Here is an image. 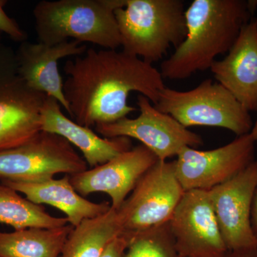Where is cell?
<instances>
[{
  "instance_id": "obj_27",
  "label": "cell",
  "mask_w": 257,
  "mask_h": 257,
  "mask_svg": "<svg viewBox=\"0 0 257 257\" xmlns=\"http://www.w3.org/2000/svg\"><path fill=\"white\" fill-rule=\"evenodd\" d=\"M250 135L252 137L255 143H257V120L255 124H253L252 130H251Z\"/></svg>"
},
{
  "instance_id": "obj_14",
  "label": "cell",
  "mask_w": 257,
  "mask_h": 257,
  "mask_svg": "<svg viewBox=\"0 0 257 257\" xmlns=\"http://www.w3.org/2000/svg\"><path fill=\"white\" fill-rule=\"evenodd\" d=\"M87 50V45L75 40L57 45L25 41L15 52V60L19 74L29 87L55 98L70 116L58 62L64 57L84 55Z\"/></svg>"
},
{
  "instance_id": "obj_25",
  "label": "cell",
  "mask_w": 257,
  "mask_h": 257,
  "mask_svg": "<svg viewBox=\"0 0 257 257\" xmlns=\"http://www.w3.org/2000/svg\"><path fill=\"white\" fill-rule=\"evenodd\" d=\"M223 257H257V247L228 251Z\"/></svg>"
},
{
  "instance_id": "obj_18",
  "label": "cell",
  "mask_w": 257,
  "mask_h": 257,
  "mask_svg": "<svg viewBox=\"0 0 257 257\" xmlns=\"http://www.w3.org/2000/svg\"><path fill=\"white\" fill-rule=\"evenodd\" d=\"M122 231L119 213L111 207L106 214L74 227L60 257H101L106 246Z\"/></svg>"
},
{
  "instance_id": "obj_23",
  "label": "cell",
  "mask_w": 257,
  "mask_h": 257,
  "mask_svg": "<svg viewBox=\"0 0 257 257\" xmlns=\"http://www.w3.org/2000/svg\"><path fill=\"white\" fill-rule=\"evenodd\" d=\"M130 239L128 233H121L106 246L101 257H124Z\"/></svg>"
},
{
  "instance_id": "obj_17",
  "label": "cell",
  "mask_w": 257,
  "mask_h": 257,
  "mask_svg": "<svg viewBox=\"0 0 257 257\" xmlns=\"http://www.w3.org/2000/svg\"><path fill=\"white\" fill-rule=\"evenodd\" d=\"M1 183L22 193L35 204H47L62 211L73 227L82 221L106 214L111 209L108 202H90L74 189L70 177L50 179L40 182H23L1 179Z\"/></svg>"
},
{
  "instance_id": "obj_2",
  "label": "cell",
  "mask_w": 257,
  "mask_h": 257,
  "mask_svg": "<svg viewBox=\"0 0 257 257\" xmlns=\"http://www.w3.org/2000/svg\"><path fill=\"white\" fill-rule=\"evenodd\" d=\"M252 15L245 0H194L185 10V38L161 63L163 78L180 80L210 69L217 56L231 50Z\"/></svg>"
},
{
  "instance_id": "obj_12",
  "label": "cell",
  "mask_w": 257,
  "mask_h": 257,
  "mask_svg": "<svg viewBox=\"0 0 257 257\" xmlns=\"http://www.w3.org/2000/svg\"><path fill=\"white\" fill-rule=\"evenodd\" d=\"M257 184L255 160L227 182L209 190L216 221L228 251L257 247L250 224Z\"/></svg>"
},
{
  "instance_id": "obj_5",
  "label": "cell",
  "mask_w": 257,
  "mask_h": 257,
  "mask_svg": "<svg viewBox=\"0 0 257 257\" xmlns=\"http://www.w3.org/2000/svg\"><path fill=\"white\" fill-rule=\"evenodd\" d=\"M155 106L187 128H224L239 137L251 133L253 126L249 111L226 88L210 79L183 92L165 87Z\"/></svg>"
},
{
  "instance_id": "obj_26",
  "label": "cell",
  "mask_w": 257,
  "mask_h": 257,
  "mask_svg": "<svg viewBox=\"0 0 257 257\" xmlns=\"http://www.w3.org/2000/svg\"><path fill=\"white\" fill-rule=\"evenodd\" d=\"M248 7L249 9L251 10V13L253 15L255 10L256 9L257 7V1L256 0H249L248 1Z\"/></svg>"
},
{
  "instance_id": "obj_24",
  "label": "cell",
  "mask_w": 257,
  "mask_h": 257,
  "mask_svg": "<svg viewBox=\"0 0 257 257\" xmlns=\"http://www.w3.org/2000/svg\"><path fill=\"white\" fill-rule=\"evenodd\" d=\"M250 224H251V231L257 243V184L255 187L252 201H251Z\"/></svg>"
},
{
  "instance_id": "obj_4",
  "label": "cell",
  "mask_w": 257,
  "mask_h": 257,
  "mask_svg": "<svg viewBox=\"0 0 257 257\" xmlns=\"http://www.w3.org/2000/svg\"><path fill=\"white\" fill-rule=\"evenodd\" d=\"M182 0H126L115 10L123 51L153 64L187 35Z\"/></svg>"
},
{
  "instance_id": "obj_16",
  "label": "cell",
  "mask_w": 257,
  "mask_h": 257,
  "mask_svg": "<svg viewBox=\"0 0 257 257\" xmlns=\"http://www.w3.org/2000/svg\"><path fill=\"white\" fill-rule=\"evenodd\" d=\"M42 131L56 134L77 147L90 167L108 161L133 149L130 138H102L91 128L77 124L66 116L57 99L47 96L41 111Z\"/></svg>"
},
{
  "instance_id": "obj_8",
  "label": "cell",
  "mask_w": 257,
  "mask_h": 257,
  "mask_svg": "<svg viewBox=\"0 0 257 257\" xmlns=\"http://www.w3.org/2000/svg\"><path fill=\"white\" fill-rule=\"evenodd\" d=\"M184 192L175 161L159 160L117 209L122 232L136 233L169 222Z\"/></svg>"
},
{
  "instance_id": "obj_1",
  "label": "cell",
  "mask_w": 257,
  "mask_h": 257,
  "mask_svg": "<svg viewBox=\"0 0 257 257\" xmlns=\"http://www.w3.org/2000/svg\"><path fill=\"white\" fill-rule=\"evenodd\" d=\"M63 90L70 117L91 128L127 117L137 109L128 104L133 92L154 105L165 87L160 71L124 51L87 49L84 55L66 62Z\"/></svg>"
},
{
  "instance_id": "obj_7",
  "label": "cell",
  "mask_w": 257,
  "mask_h": 257,
  "mask_svg": "<svg viewBox=\"0 0 257 257\" xmlns=\"http://www.w3.org/2000/svg\"><path fill=\"white\" fill-rule=\"evenodd\" d=\"M87 170V162L67 140L42 130L22 146L0 152L1 179L40 182Z\"/></svg>"
},
{
  "instance_id": "obj_10",
  "label": "cell",
  "mask_w": 257,
  "mask_h": 257,
  "mask_svg": "<svg viewBox=\"0 0 257 257\" xmlns=\"http://www.w3.org/2000/svg\"><path fill=\"white\" fill-rule=\"evenodd\" d=\"M255 141L249 134L214 150L183 149L175 160L184 190H205L227 182L254 162Z\"/></svg>"
},
{
  "instance_id": "obj_3",
  "label": "cell",
  "mask_w": 257,
  "mask_h": 257,
  "mask_svg": "<svg viewBox=\"0 0 257 257\" xmlns=\"http://www.w3.org/2000/svg\"><path fill=\"white\" fill-rule=\"evenodd\" d=\"M126 0H43L33 10L39 42L57 45L75 40L117 50L121 37L115 10Z\"/></svg>"
},
{
  "instance_id": "obj_28",
  "label": "cell",
  "mask_w": 257,
  "mask_h": 257,
  "mask_svg": "<svg viewBox=\"0 0 257 257\" xmlns=\"http://www.w3.org/2000/svg\"><path fill=\"white\" fill-rule=\"evenodd\" d=\"M2 35H3V33H2V32H0V44H1Z\"/></svg>"
},
{
  "instance_id": "obj_11",
  "label": "cell",
  "mask_w": 257,
  "mask_h": 257,
  "mask_svg": "<svg viewBox=\"0 0 257 257\" xmlns=\"http://www.w3.org/2000/svg\"><path fill=\"white\" fill-rule=\"evenodd\" d=\"M168 223L182 257H223L228 251L209 191H186Z\"/></svg>"
},
{
  "instance_id": "obj_6",
  "label": "cell",
  "mask_w": 257,
  "mask_h": 257,
  "mask_svg": "<svg viewBox=\"0 0 257 257\" xmlns=\"http://www.w3.org/2000/svg\"><path fill=\"white\" fill-rule=\"evenodd\" d=\"M47 96L29 87L19 74L15 51L0 44V152L22 146L42 131Z\"/></svg>"
},
{
  "instance_id": "obj_9",
  "label": "cell",
  "mask_w": 257,
  "mask_h": 257,
  "mask_svg": "<svg viewBox=\"0 0 257 257\" xmlns=\"http://www.w3.org/2000/svg\"><path fill=\"white\" fill-rule=\"evenodd\" d=\"M140 115L135 119L124 117L115 122L95 125L96 131L104 138L124 137L141 142L160 161L177 157L186 147L203 145L200 135L181 124L171 115L162 112L145 96L139 94Z\"/></svg>"
},
{
  "instance_id": "obj_29",
  "label": "cell",
  "mask_w": 257,
  "mask_h": 257,
  "mask_svg": "<svg viewBox=\"0 0 257 257\" xmlns=\"http://www.w3.org/2000/svg\"><path fill=\"white\" fill-rule=\"evenodd\" d=\"M0 180H1V178H0Z\"/></svg>"
},
{
  "instance_id": "obj_15",
  "label": "cell",
  "mask_w": 257,
  "mask_h": 257,
  "mask_svg": "<svg viewBox=\"0 0 257 257\" xmlns=\"http://www.w3.org/2000/svg\"><path fill=\"white\" fill-rule=\"evenodd\" d=\"M210 70L246 110L257 111V18L243 27L227 55Z\"/></svg>"
},
{
  "instance_id": "obj_20",
  "label": "cell",
  "mask_w": 257,
  "mask_h": 257,
  "mask_svg": "<svg viewBox=\"0 0 257 257\" xmlns=\"http://www.w3.org/2000/svg\"><path fill=\"white\" fill-rule=\"evenodd\" d=\"M0 223L15 230L52 229L69 224L66 217H56L47 212L42 205L22 197L19 192L0 184Z\"/></svg>"
},
{
  "instance_id": "obj_19",
  "label": "cell",
  "mask_w": 257,
  "mask_h": 257,
  "mask_svg": "<svg viewBox=\"0 0 257 257\" xmlns=\"http://www.w3.org/2000/svg\"><path fill=\"white\" fill-rule=\"evenodd\" d=\"M73 226L0 231V257H60Z\"/></svg>"
},
{
  "instance_id": "obj_22",
  "label": "cell",
  "mask_w": 257,
  "mask_h": 257,
  "mask_svg": "<svg viewBox=\"0 0 257 257\" xmlns=\"http://www.w3.org/2000/svg\"><path fill=\"white\" fill-rule=\"evenodd\" d=\"M7 3L5 0H0V32L6 34L15 42L22 43L27 41L28 36L26 32L20 28L15 19L10 18L5 13L4 7Z\"/></svg>"
},
{
  "instance_id": "obj_13",
  "label": "cell",
  "mask_w": 257,
  "mask_h": 257,
  "mask_svg": "<svg viewBox=\"0 0 257 257\" xmlns=\"http://www.w3.org/2000/svg\"><path fill=\"white\" fill-rule=\"evenodd\" d=\"M158 161L154 152L140 145L103 165L69 175L70 182L84 197L93 193H105L110 197L111 207L117 210L139 180Z\"/></svg>"
},
{
  "instance_id": "obj_21",
  "label": "cell",
  "mask_w": 257,
  "mask_h": 257,
  "mask_svg": "<svg viewBox=\"0 0 257 257\" xmlns=\"http://www.w3.org/2000/svg\"><path fill=\"white\" fill-rule=\"evenodd\" d=\"M128 234L124 257H182L175 247L168 222Z\"/></svg>"
}]
</instances>
